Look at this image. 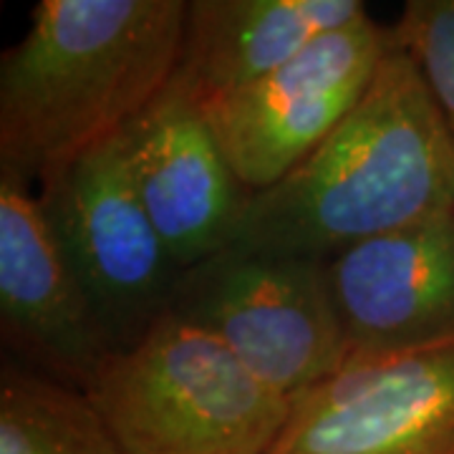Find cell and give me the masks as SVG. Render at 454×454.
<instances>
[{
  "instance_id": "12",
  "label": "cell",
  "mask_w": 454,
  "mask_h": 454,
  "mask_svg": "<svg viewBox=\"0 0 454 454\" xmlns=\"http://www.w3.org/2000/svg\"><path fill=\"white\" fill-rule=\"evenodd\" d=\"M0 454H127L86 391L3 358Z\"/></svg>"
},
{
  "instance_id": "7",
  "label": "cell",
  "mask_w": 454,
  "mask_h": 454,
  "mask_svg": "<svg viewBox=\"0 0 454 454\" xmlns=\"http://www.w3.org/2000/svg\"><path fill=\"white\" fill-rule=\"evenodd\" d=\"M268 454H454V340L348 354L293 399Z\"/></svg>"
},
{
  "instance_id": "6",
  "label": "cell",
  "mask_w": 454,
  "mask_h": 454,
  "mask_svg": "<svg viewBox=\"0 0 454 454\" xmlns=\"http://www.w3.org/2000/svg\"><path fill=\"white\" fill-rule=\"evenodd\" d=\"M389 46V28L366 13L258 83L200 104L247 192L273 187L324 145L364 97Z\"/></svg>"
},
{
  "instance_id": "1",
  "label": "cell",
  "mask_w": 454,
  "mask_h": 454,
  "mask_svg": "<svg viewBox=\"0 0 454 454\" xmlns=\"http://www.w3.org/2000/svg\"><path fill=\"white\" fill-rule=\"evenodd\" d=\"M454 210V134L419 68L391 41L369 89L288 177L250 192L238 247L333 260Z\"/></svg>"
},
{
  "instance_id": "8",
  "label": "cell",
  "mask_w": 454,
  "mask_h": 454,
  "mask_svg": "<svg viewBox=\"0 0 454 454\" xmlns=\"http://www.w3.org/2000/svg\"><path fill=\"white\" fill-rule=\"evenodd\" d=\"M0 324L35 372L86 389L112 354L79 278L53 235L38 190L0 167Z\"/></svg>"
},
{
  "instance_id": "2",
  "label": "cell",
  "mask_w": 454,
  "mask_h": 454,
  "mask_svg": "<svg viewBox=\"0 0 454 454\" xmlns=\"http://www.w3.org/2000/svg\"><path fill=\"white\" fill-rule=\"evenodd\" d=\"M184 0H41L0 56V167L31 184L114 139L175 79Z\"/></svg>"
},
{
  "instance_id": "9",
  "label": "cell",
  "mask_w": 454,
  "mask_h": 454,
  "mask_svg": "<svg viewBox=\"0 0 454 454\" xmlns=\"http://www.w3.org/2000/svg\"><path fill=\"white\" fill-rule=\"evenodd\" d=\"M134 190L179 270L232 243L247 190L202 106L175 79L121 131Z\"/></svg>"
},
{
  "instance_id": "5",
  "label": "cell",
  "mask_w": 454,
  "mask_h": 454,
  "mask_svg": "<svg viewBox=\"0 0 454 454\" xmlns=\"http://www.w3.org/2000/svg\"><path fill=\"white\" fill-rule=\"evenodd\" d=\"M35 190L112 354L129 348L169 313L182 270L134 190L121 134Z\"/></svg>"
},
{
  "instance_id": "11",
  "label": "cell",
  "mask_w": 454,
  "mask_h": 454,
  "mask_svg": "<svg viewBox=\"0 0 454 454\" xmlns=\"http://www.w3.org/2000/svg\"><path fill=\"white\" fill-rule=\"evenodd\" d=\"M366 13L361 0H192L175 82L197 104L235 94Z\"/></svg>"
},
{
  "instance_id": "10",
  "label": "cell",
  "mask_w": 454,
  "mask_h": 454,
  "mask_svg": "<svg viewBox=\"0 0 454 454\" xmlns=\"http://www.w3.org/2000/svg\"><path fill=\"white\" fill-rule=\"evenodd\" d=\"M348 354L454 340V210L328 260Z\"/></svg>"
},
{
  "instance_id": "13",
  "label": "cell",
  "mask_w": 454,
  "mask_h": 454,
  "mask_svg": "<svg viewBox=\"0 0 454 454\" xmlns=\"http://www.w3.org/2000/svg\"><path fill=\"white\" fill-rule=\"evenodd\" d=\"M454 134V0H409L389 26Z\"/></svg>"
},
{
  "instance_id": "4",
  "label": "cell",
  "mask_w": 454,
  "mask_h": 454,
  "mask_svg": "<svg viewBox=\"0 0 454 454\" xmlns=\"http://www.w3.org/2000/svg\"><path fill=\"white\" fill-rule=\"evenodd\" d=\"M169 313L291 402L348 356L328 260L230 245L182 270Z\"/></svg>"
},
{
  "instance_id": "3",
  "label": "cell",
  "mask_w": 454,
  "mask_h": 454,
  "mask_svg": "<svg viewBox=\"0 0 454 454\" xmlns=\"http://www.w3.org/2000/svg\"><path fill=\"white\" fill-rule=\"evenodd\" d=\"M83 391L127 454H268L293 404L175 313L104 358Z\"/></svg>"
}]
</instances>
